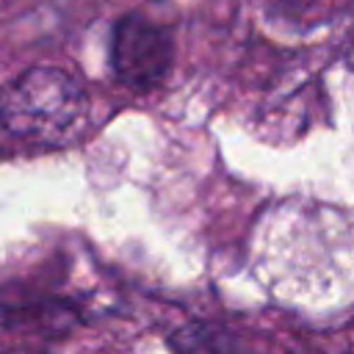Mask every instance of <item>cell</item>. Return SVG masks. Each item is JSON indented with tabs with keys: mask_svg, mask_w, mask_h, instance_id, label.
Here are the masks:
<instances>
[{
	"mask_svg": "<svg viewBox=\"0 0 354 354\" xmlns=\"http://www.w3.org/2000/svg\"><path fill=\"white\" fill-rule=\"evenodd\" d=\"M174 58V44L171 36L138 17V14H124L113 25L111 36V64L116 77L130 86V88H152L158 86Z\"/></svg>",
	"mask_w": 354,
	"mask_h": 354,
	"instance_id": "obj_2",
	"label": "cell"
},
{
	"mask_svg": "<svg viewBox=\"0 0 354 354\" xmlns=\"http://www.w3.org/2000/svg\"><path fill=\"white\" fill-rule=\"evenodd\" d=\"M3 354H47V351L33 348V346H17V348H8V351H3Z\"/></svg>",
	"mask_w": 354,
	"mask_h": 354,
	"instance_id": "obj_4",
	"label": "cell"
},
{
	"mask_svg": "<svg viewBox=\"0 0 354 354\" xmlns=\"http://www.w3.org/2000/svg\"><path fill=\"white\" fill-rule=\"evenodd\" d=\"M86 111L83 86L55 66H33L0 88V124L19 138L61 144L75 136Z\"/></svg>",
	"mask_w": 354,
	"mask_h": 354,
	"instance_id": "obj_1",
	"label": "cell"
},
{
	"mask_svg": "<svg viewBox=\"0 0 354 354\" xmlns=\"http://www.w3.org/2000/svg\"><path fill=\"white\" fill-rule=\"evenodd\" d=\"M169 348L171 354H249L238 335L207 321H191L180 326L169 337Z\"/></svg>",
	"mask_w": 354,
	"mask_h": 354,
	"instance_id": "obj_3",
	"label": "cell"
}]
</instances>
